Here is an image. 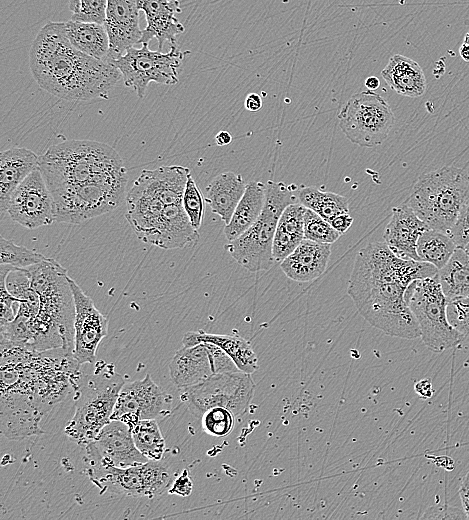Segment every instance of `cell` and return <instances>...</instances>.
<instances>
[{"instance_id":"obj_1","label":"cell","mask_w":469,"mask_h":520,"mask_svg":"<svg viewBox=\"0 0 469 520\" xmlns=\"http://www.w3.org/2000/svg\"><path fill=\"white\" fill-rule=\"evenodd\" d=\"M1 344V432L9 439L44 433L43 416L74 392L81 364L62 349L35 351Z\"/></svg>"},{"instance_id":"obj_2","label":"cell","mask_w":469,"mask_h":520,"mask_svg":"<svg viewBox=\"0 0 469 520\" xmlns=\"http://www.w3.org/2000/svg\"><path fill=\"white\" fill-rule=\"evenodd\" d=\"M437 273L431 263L400 258L385 242H372L358 251L347 292L373 327L389 336L415 339L420 329L405 293L414 280Z\"/></svg>"},{"instance_id":"obj_3","label":"cell","mask_w":469,"mask_h":520,"mask_svg":"<svg viewBox=\"0 0 469 520\" xmlns=\"http://www.w3.org/2000/svg\"><path fill=\"white\" fill-rule=\"evenodd\" d=\"M29 65L37 84L61 99H108L121 72L111 63L89 56L69 41L64 22H48L35 37Z\"/></svg>"},{"instance_id":"obj_4","label":"cell","mask_w":469,"mask_h":520,"mask_svg":"<svg viewBox=\"0 0 469 520\" xmlns=\"http://www.w3.org/2000/svg\"><path fill=\"white\" fill-rule=\"evenodd\" d=\"M24 270L40 299L30 349H62L73 354L75 303L67 270L48 257Z\"/></svg>"},{"instance_id":"obj_5","label":"cell","mask_w":469,"mask_h":520,"mask_svg":"<svg viewBox=\"0 0 469 520\" xmlns=\"http://www.w3.org/2000/svg\"><path fill=\"white\" fill-rule=\"evenodd\" d=\"M39 169L50 192L127 174L117 151L101 142L67 140L39 156Z\"/></svg>"},{"instance_id":"obj_6","label":"cell","mask_w":469,"mask_h":520,"mask_svg":"<svg viewBox=\"0 0 469 520\" xmlns=\"http://www.w3.org/2000/svg\"><path fill=\"white\" fill-rule=\"evenodd\" d=\"M125 384L114 365L104 361L95 362L89 375L82 374L74 391L75 412L67 423L64 433L87 445L111 420L120 391Z\"/></svg>"},{"instance_id":"obj_7","label":"cell","mask_w":469,"mask_h":520,"mask_svg":"<svg viewBox=\"0 0 469 520\" xmlns=\"http://www.w3.org/2000/svg\"><path fill=\"white\" fill-rule=\"evenodd\" d=\"M468 198L469 175L446 166L420 176L406 204L430 229L447 234Z\"/></svg>"},{"instance_id":"obj_8","label":"cell","mask_w":469,"mask_h":520,"mask_svg":"<svg viewBox=\"0 0 469 520\" xmlns=\"http://www.w3.org/2000/svg\"><path fill=\"white\" fill-rule=\"evenodd\" d=\"M294 188L295 185L268 180L261 215L243 234L225 245L233 259L248 271L269 270L275 262L272 247L278 220L288 205L299 202Z\"/></svg>"},{"instance_id":"obj_9","label":"cell","mask_w":469,"mask_h":520,"mask_svg":"<svg viewBox=\"0 0 469 520\" xmlns=\"http://www.w3.org/2000/svg\"><path fill=\"white\" fill-rule=\"evenodd\" d=\"M405 300L415 316L423 343L433 352H443L459 345L465 336L453 328L447 318V298L438 273L414 280Z\"/></svg>"},{"instance_id":"obj_10","label":"cell","mask_w":469,"mask_h":520,"mask_svg":"<svg viewBox=\"0 0 469 520\" xmlns=\"http://www.w3.org/2000/svg\"><path fill=\"white\" fill-rule=\"evenodd\" d=\"M127 174L51 192L55 222L81 224L117 208L125 196Z\"/></svg>"},{"instance_id":"obj_11","label":"cell","mask_w":469,"mask_h":520,"mask_svg":"<svg viewBox=\"0 0 469 520\" xmlns=\"http://www.w3.org/2000/svg\"><path fill=\"white\" fill-rule=\"evenodd\" d=\"M337 117L346 138L361 147L382 144L395 122L389 103L371 90L352 95Z\"/></svg>"},{"instance_id":"obj_12","label":"cell","mask_w":469,"mask_h":520,"mask_svg":"<svg viewBox=\"0 0 469 520\" xmlns=\"http://www.w3.org/2000/svg\"><path fill=\"white\" fill-rule=\"evenodd\" d=\"M170 51H152L148 43L141 48L131 47L122 56L109 61L122 74L126 87L133 88L143 98L150 82L174 85L179 81V68L190 51H181L177 45Z\"/></svg>"},{"instance_id":"obj_13","label":"cell","mask_w":469,"mask_h":520,"mask_svg":"<svg viewBox=\"0 0 469 520\" xmlns=\"http://www.w3.org/2000/svg\"><path fill=\"white\" fill-rule=\"evenodd\" d=\"M250 375L242 371L214 374L197 385L182 388L181 399L199 418L213 407L227 408L239 416L254 396L255 384Z\"/></svg>"},{"instance_id":"obj_14","label":"cell","mask_w":469,"mask_h":520,"mask_svg":"<svg viewBox=\"0 0 469 520\" xmlns=\"http://www.w3.org/2000/svg\"><path fill=\"white\" fill-rule=\"evenodd\" d=\"M93 474L95 483H104L111 491L133 497L153 498L172 484L169 469L155 460L125 468L94 466Z\"/></svg>"},{"instance_id":"obj_15","label":"cell","mask_w":469,"mask_h":520,"mask_svg":"<svg viewBox=\"0 0 469 520\" xmlns=\"http://www.w3.org/2000/svg\"><path fill=\"white\" fill-rule=\"evenodd\" d=\"M240 371L233 360L217 345L202 342L183 346L169 363L173 383L179 388L197 385L214 374Z\"/></svg>"},{"instance_id":"obj_16","label":"cell","mask_w":469,"mask_h":520,"mask_svg":"<svg viewBox=\"0 0 469 520\" xmlns=\"http://www.w3.org/2000/svg\"><path fill=\"white\" fill-rule=\"evenodd\" d=\"M7 213L14 222L28 229L55 222L54 199L39 168L14 190Z\"/></svg>"},{"instance_id":"obj_17","label":"cell","mask_w":469,"mask_h":520,"mask_svg":"<svg viewBox=\"0 0 469 520\" xmlns=\"http://www.w3.org/2000/svg\"><path fill=\"white\" fill-rule=\"evenodd\" d=\"M172 397L147 374L143 379L125 382L117 399L111 420H121L130 427L143 419L166 416Z\"/></svg>"},{"instance_id":"obj_18","label":"cell","mask_w":469,"mask_h":520,"mask_svg":"<svg viewBox=\"0 0 469 520\" xmlns=\"http://www.w3.org/2000/svg\"><path fill=\"white\" fill-rule=\"evenodd\" d=\"M85 446L93 466L125 468L149 461L137 449L131 427L121 420H110Z\"/></svg>"},{"instance_id":"obj_19","label":"cell","mask_w":469,"mask_h":520,"mask_svg":"<svg viewBox=\"0 0 469 520\" xmlns=\"http://www.w3.org/2000/svg\"><path fill=\"white\" fill-rule=\"evenodd\" d=\"M75 303L73 356L81 364H95L96 352L108 333V319L92 299L69 277Z\"/></svg>"},{"instance_id":"obj_20","label":"cell","mask_w":469,"mask_h":520,"mask_svg":"<svg viewBox=\"0 0 469 520\" xmlns=\"http://www.w3.org/2000/svg\"><path fill=\"white\" fill-rule=\"evenodd\" d=\"M139 0H107L104 26L110 42L107 61L122 56L142 37L139 26Z\"/></svg>"},{"instance_id":"obj_21","label":"cell","mask_w":469,"mask_h":520,"mask_svg":"<svg viewBox=\"0 0 469 520\" xmlns=\"http://www.w3.org/2000/svg\"><path fill=\"white\" fill-rule=\"evenodd\" d=\"M429 229L406 203L392 209L391 219L385 227L384 242L400 258L420 261L417 254L419 237Z\"/></svg>"},{"instance_id":"obj_22","label":"cell","mask_w":469,"mask_h":520,"mask_svg":"<svg viewBox=\"0 0 469 520\" xmlns=\"http://www.w3.org/2000/svg\"><path fill=\"white\" fill-rule=\"evenodd\" d=\"M139 9L144 12L147 26L142 30L140 44L149 43L152 38L158 41V50L164 44L176 45V38L185 31L176 15L181 12L178 0H139Z\"/></svg>"},{"instance_id":"obj_23","label":"cell","mask_w":469,"mask_h":520,"mask_svg":"<svg viewBox=\"0 0 469 520\" xmlns=\"http://www.w3.org/2000/svg\"><path fill=\"white\" fill-rule=\"evenodd\" d=\"M331 244L303 239L282 262L280 268L291 280L310 282L319 278L327 268Z\"/></svg>"},{"instance_id":"obj_24","label":"cell","mask_w":469,"mask_h":520,"mask_svg":"<svg viewBox=\"0 0 469 520\" xmlns=\"http://www.w3.org/2000/svg\"><path fill=\"white\" fill-rule=\"evenodd\" d=\"M39 168V156L24 147H14L0 154V212H7V205L14 190L25 178Z\"/></svg>"},{"instance_id":"obj_25","label":"cell","mask_w":469,"mask_h":520,"mask_svg":"<svg viewBox=\"0 0 469 520\" xmlns=\"http://www.w3.org/2000/svg\"><path fill=\"white\" fill-rule=\"evenodd\" d=\"M182 203L166 205L159 227L150 244L162 249H180L194 245L199 239Z\"/></svg>"},{"instance_id":"obj_26","label":"cell","mask_w":469,"mask_h":520,"mask_svg":"<svg viewBox=\"0 0 469 520\" xmlns=\"http://www.w3.org/2000/svg\"><path fill=\"white\" fill-rule=\"evenodd\" d=\"M381 76L396 93L406 97H420L427 88L421 66L413 59L395 54L381 71Z\"/></svg>"},{"instance_id":"obj_27","label":"cell","mask_w":469,"mask_h":520,"mask_svg":"<svg viewBox=\"0 0 469 520\" xmlns=\"http://www.w3.org/2000/svg\"><path fill=\"white\" fill-rule=\"evenodd\" d=\"M209 342L219 346L236 364L237 368L247 374L254 373L258 368V358L250 342L240 336L190 331L184 334L183 346H191Z\"/></svg>"},{"instance_id":"obj_28","label":"cell","mask_w":469,"mask_h":520,"mask_svg":"<svg viewBox=\"0 0 469 520\" xmlns=\"http://www.w3.org/2000/svg\"><path fill=\"white\" fill-rule=\"evenodd\" d=\"M245 184L241 175L224 172L215 176L206 187V201L213 213L227 225L245 193Z\"/></svg>"},{"instance_id":"obj_29","label":"cell","mask_w":469,"mask_h":520,"mask_svg":"<svg viewBox=\"0 0 469 520\" xmlns=\"http://www.w3.org/2000/svg\"><path fill=\"white\" fill-rule=\"evenodd\" d=\"M300 202L288 205L281 214L274 239L272 254L275 262H282L304 239V213Z\"/></svg>"},{"instance_id":"obj_30","label":"cell","mask_w":469,"mask_h":520,"mask_svg":"<svg viewBox=\"0 0 469 520\" xmlns=\"http://www.w3.org/2000/svg\"><path fill=\"white\" fill-rule=\"evenodd\" d=\"M266 199V184L252 181L247 184L230 222L224 227L228 241L243 234L261 215Z\"/></svg>"},{"instance_id":"obj_31","label":"cell","mask_w":469,"mask_h":520,"mask_svg":"<svg viewBox=\"0 0 469 520\" xmlns=\"http://www.w3.org/2000/svg\"><path fill=\"white\" fill-rule=\"evenodd\" d=\"M70 43L81 52L99 60L107 61L110 42L104 24L69 20L64 22Z\"/></svg>"},{"instance_id":"obj_32","label":"cell","mask_w":469,"mask_h":520,"mask_svg":"<svg viewBox=\"0 0 469 520\" xmlns=\"http://www.w3.org/2000/svg\"><path fill=\"white\" fill-rule=\"evenodd\" d=\"M438 277L447 299L469 295V255L464 249L455 250Z\"/></svg>"},{"instance_id":"obj_33","label":"cell","mask_w":469,"mask_h":520,"mask_svg":"<svg viewBox=\"0 0 469 520\" xmlns=\"http://www.w3.org/2000/svg\"><path fill=\"white\" fill-rule=\"evenodd\" d=\"M298 201L330 222L335 216L349 213L348 199L334 192H326L314 186L296 189Z\"/></svg>"},{"instance_id":"obj_34","label":"cell","mask_w":469,"mask_h":520,"mask_svg":"<svg viewBox=\"0 0 469 520\" xmlns=\"http://www.w3.org/2000/svg\"><path fill=\"white\" fill-rule=\"evenodd\" d=\"M456 245L444 232L428 229L418 239L417 254L420 261L433 264L438 270L449 261Z\"/></svg>"},{"instance_id":"obj_35","label":"cell","mask_w":469,"mask_h":520,"mask_svg":"<svg viewBox=\"0 0 469 520\" xmlns=\"http://www.w3.org/2000/svg\"><path fill=\"white\" fill-rule=\"evenodd\" d=\"M137 449L148 459L160 461L165 452V440L156 419L139 420L131 426Z\"/></svg>"},{"instance_id":"obj_36","label":"cell","mask_w":469,"mask_h":520,"mask_svg":"<svg viewBox=\"0 0 469 520\" xmlns=\"http://www.w3.org/2000/svg\"><path fill=\"white\" fill-rule=\"evenodd\" d=\"M47 257L24 246L0 236V264H7L16 268H26L37 264Z\"/></svg>"},{"instance_id":"obj_37","label":"cell","mask_w":469,"mask_h":520,"mask_svg":"<svg viewBox=\"0 0 469 520\" xmlns=\"http://www.w3.org/2000/svg\"><path fill=\"white\" fill-rule=\"evenodd\" d=\"M340 234L332 225L314 211L306 208L304 213V238L318 243L332 244Z\"/></svg>"},{"instance_id":"obj_38","label":"cell","mask_w":469,"mask_h":520,"mask_svg":"<svg viewBox=\"0 0 469 520\" xmlns=\"http://www.w3.org/2000/svg\"><path fill=\"white\" fill-rule=\"evenodd\" d=\"M203 430L214 437L228 435L235 424V415L224 407H213L201 416Z\"/></svg>"},{"instance_id":"obj_39","label":"cell","mask_w":469,"mask_h":520,"mask_svg":"<svg viewBox=\"0 0 469 520\" xmlns=\"http://www.w3.org/2000/svg\"><path fill=\"white\" fill-rule=\"evenodd\" d=\"M71 20L104 24L107 0H69Z\"/></svg>"},{"instance_id":"obj_40","label":"cell","mask_w":469,"mask_h":520,"mask_svg":"<svg viewBox=\"0 0 469 520\" xmlns=\"http://www.w3.org/2000/svg\"><path fill=\"white\" fill-rule=\"evenodd\" d=\"M204 197L189 174L182 197V206L195 229L201 227L204 216Z\"/></svg>"},{"instance_id":"obj_41","label":"cell","mask_w":469,"mask_h":520,"mask_svg":"<svg viewBox=\"0 0 469 520\" xmlns=\"http://www.w3.org/2000/svg\"><path fill=\"white\" fill-rule=\"evenodd\" d=\"M13 266L1 264L0 266V326L11 321L17 315L21 300L13 296L6 287V277Z\"/></svg>"},{"instance_id":"obj_42","label":"cell","mask_w":469,"mask_h":520,"mask_svg":"<svg viewBox=\"0 0 469 520\" xmlns=\"http://www.w3.org/2000/svg\"><path fill=\"white\" fill-rule=\"evenodd\" d=\"M447 318L458 332L469 335V295L447 299Z\"/></svg>"},{"instance_id":"obj_43","label":"cell","mask_w":469,"mask_h":520,"mask_svg":"<svg viewBox=\"0 0 469 520\" xmlns=\"http://www.w3.org/2000/svg\"><path fill=\"white\" fill-rule=\"evenodd\" d=\"M447 235L457 248L463 249L469 243V198L461 206Z\"/></svg>"},{"instance_id":"obj_44","label":"cell","mask_w":469,"mask_h":520,"mask_svg":"<svg viewBox=\"0 0 469 520\" xmlns=\"http://www.w3.org/2000/svg\"><path fill=\"white\" fill-rule=\"evenodd\" d=\"M193 483L187 471H184L177 477L169 488L170 494H176L182 497L189 496L192 492Z\"/></svg>"},{"instance_id":"obj_45","label":"cell","mask_w":469,"mask_h":520,"mask_svg":"<svg viewBox=\"0 0 469 520\" xmlns=\"http://www.w3.org/2000/svg\"><path fill=\"white\" fill-rule=\"evenodd\" d=\"M329 223L342 235L351 227L353 218L349 213H343L335 216Z\"/></svg>"},{"instance_id":"obj_46","label":"cell","mask_w":469,"mask_h":520,"mask_svg":"<svg viewBox=\"0 0 469 520\" xmlns=\"http://www.w3.org/2000/svg\"><path fill=\"white\" fill-rule=\"evenodd\" d=\"M459 496L462 502V509L466 518L469 519V471L461 479Z\"/></svg>"},{"instance_id":"obj_47","label":"cell","mask_w":469,"mask_h":520,"mask_svg":"<svg viewBox=\"0 0 469 520\" xmlns=\"http://www.w3.org/2000/svg\"><path fill=\"white\" fill-rule=\"evenodd\" d=\"M414 390L422 399H430L433 396L434 389L430 379H422L415 383Z\"/></svg>"},{"instance_id":"obj_48","label":"cell","mask_w":469,"mask_h":520,"mask_svg":"<svg viewBox=\"0 0 469 520\" xmlns=\"http://www.w3.org/2000/svg\"><path fill=\"white\" fill-rule=\"evenodd\" d=\"M262 99L256 93H249L244 101L245 108L250 112H257L262 108Z\"/></svg>"},{"instance_id":"obj_49","label":"cell","mask_w":469,"mask_h":520,"mask_svg":"<svg viewBox=\"0 0 469 520\" xmlns=\"http://www.w3.org/2000/svg\"><path fill=\"white\" fill-rule=\"evenodd\" d=\"M232 141V136L227 131H220L215 136V142L218 146H225L230 144Z\"/></svg>"},{"instance_id":"obj_50","label":"cell","mask_w":469,"mask_h":520,"mask_svg":"<svg viewBox=\"0 0 469 520\" xmlns=\"http://www.w3.org/2000/svg\"><path fill=\"white\" fill-rule=\"evenodd\" d=\"M365 87L368 88V90H375L377 89L379 86H380V81L377 77L375 76H370V77H367L366 80H365Z\"/></svg>"},{"instance_id":"obj_51","label":"cell","mask_w":469,"mask_h":520,"mask_svg":"<svg viewBox=\"0 0 469 520\" xmlns=\"http://www.w3.org/2000/svg\"><path fill=\"white\" fill-rule=\"evenodd\" d=\"M459 54L464 61L469 62V45L463 43L459 48Z\"/></svg>"},{"instance_id":"obj_52","label":"cell","mask_w":469,"mask_h":520,"mask_svg":"<svg viewBox=\"0 0 469 520\" xmlns=\"http://www.w3.org/2000/svg\"><path fill=\"white\" fill-rule=\"evenodd\" d=\"M463 43L469 45V31H468V32L466 33V35L464 36Z\"/></svg>"},{"instance_id":"obj_53","label":"cell","mask_w":469,"mask_h":520,"mask_svg":"<svg viewBox=\"0 0 469 520\" xmlns=\"http://www.w3.org/2000/svg\"><path fill=\"white\" fill-rule=\"evenodd\" d=\"M463 249L469 255V243Z\"/></svg>"}]
</instances>
